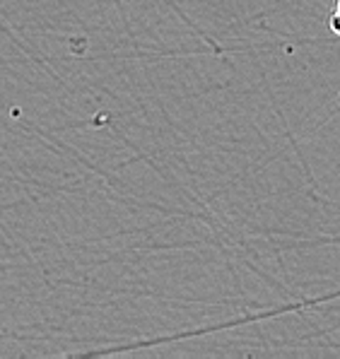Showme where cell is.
Returning a JSON list of instances; mask_svg holds the SVG:
<instances>
[{
  "label": "cell",
  "mask_w": 340,
  "mask_h": 359,
  "mask_svg": "<svg viewBox=\"0 0 340 359\" xmlns=\"http://www.w3.org/2000/svg\"><path fill=\"white\" fill-rule=\"evenodd\" d=\"M328 27L336 36H340V0H336L331 8V18H328Z\"/></svg>",
  "instance_id": "1"
}]
</instances>
